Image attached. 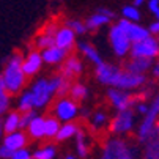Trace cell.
I'll list each match as a JSON object with an SVG mask.
<instances>
[{
    "instance_id": "1",
    "label": "cell",
    "mask_w": 159,
    "mask_h": 159,
    "mask_svg": "<svg viewBox=\"0 0 159 159\" xmlns=\"http://www.w3.org/2000/svg\"><path fill=\"white\" fill-rule=\"evenodd\" d=\"M5 87H7V92L10 95H19L25 87L27 82V76L22 70V55L20 54H13L7 65H5V70L2 73Z\"/></svg>"
},
{
    "instance_id": "2",
    "label": "cell",
    "mask_w": 159,
    "mask_h": 159,
    "mask_svg": "<svg viewBox=\"0 0 159 159\" xmlns=\"http://www.w3.org/2000/svg\"><path fill=\"white\" fill-rule=\"evenodd\" d=\"M61 79H63V76L57 74V76H52L49 79L48 77H41V79H38V80H35L32 84V87L29 90L33 95L35 109H44V107L49 106V102L57 95V90H58V87L61 84Z\"/></svg>"
},
{
    "instance_id": "3",
    "label": "cell",
    "mask_w": 159,
    "mask_h": 159,
    "mask_svg": "<svg viewBox=\"0 0 159 159\" xmlns=\"http://www.w3.org/2000/svg\"><path fill=\"white\" fill-rule=\"evenodd\" d=\"M147 84V76L145 74H137V73H131L126 68H118L115 66L112 71V76L107 82L109 87H115L121 90H137Z\"/></svg>"
},
{
    "instance_id": "4",
    "label": "cell",
    "mask_w": 159,
    "mask_h": 159,
    "mask_svg": "<svg viewBox=\"0 0 159 159\" xmlns=\"http://www.w3.org/2000/svg\"><path fill=\"white\" fill-rule=\"evenodd\" d=\"M135 125V112L132 109L117 110V115L109 121V132L113 135H126L134 129Z\"/></svg>"
},
{
    "instance_id": "5",
    "label": "cell",
    "mask_w": 159,
    "mask_h": 159,
    "mask_svg": "<svg viewBox=\"0 0 159 159\" xmlns=\"http://www.w3.org/2000/svg\"><path fill=\"white\" fill-rule=\"evenodd\" d=\"M157 120H159V93L148 104V112L143 115V120L140 121V125L137 128V140L140 143H143L150 137V134Z\"/></svg>"
},
{
    "instance_id": "6",
    "label": "cell",
    "mask_w": 159,
    "mask_h": 159,
    "mask_svg": "<svg viewBox=\"0 0 159 159\" xmlns=\"http://www.w3.org/2000/svg\"><path fill=\"white\" fill-rule=\"evenodd\" d=\"M52 115L58 118L61 123L74 121L79 115V104L70 96H60L52 107Z\"/></svg>"
},
{
    "instance_id": "7",
    "label": "cell",
    "mask_w": 159,
    "mask_h": 159,
    "mask_svg": "<svg viewBox=\"0 0 159 159\" xmlns=\"http://www.w3.org/2000/svg\"><path fill=\"white\" fill-rule=\"evenodd\" d=\"M131 57H145V58H159V39L153 38L151 35L145 39H140L137 43L131 44L129 49Z\"/></svg>"
},
{
    "instance_id": "8",
    "label": "cell",
    "mask_w": 159,
    "mask_h": 159,
    "mask_svg": "<svg viewBox=\"0 0 159 159\" xmlns=\"http://www.w3.org/2000/svg\"><path fill=\"white\" fill-rule=\"evenodd\" d=\"M109 41H110V46L113 49V52H115L117 57L123 58L129 54V49H131V41L128 38V35L125 33V30L115 24V25H112L110 30H109Z\"/></svg>"
},
{
    "instance_id": "9",
    "label": "cell",
    "mask_w": 159,
    "mask_h": 159,
    "mask_svg": "<svg viewBox=\"0 0 159 159\" xmlns=\"http://www.w3.org/2000/svg\"><path fill=\"white\" fill-rule=\"evenodd\" d=\"M107 99L115 110L131 109L137 102L135 101V95H131L128 90H121V88H115V87H110L107 90Z\"/></svg>"
},
{
    "instance_id": "10",
    "label": "cell",
    "mask_w": 159,
    "mask_h": 159,
    "mask_svg": "<svg viewBox=\"0 0 159 159\" xmlns=\"http://www.w3.org/2000/svg\"><path fill=\"white\" fill-rule=\"evenodd\" d=\"M128 148H129L128 142L123 140L121 137H118V135H115V137L109 139L104 143L99 159H118Z\"/></svg>"
},
{
    "instance_id": "11",
    "label": "cell",
    "mask_w": 159,
    "mask_h": 159,
    "mask_svg": "<svg viewBox=\"0 0 159 159\" xmlns=\"http://www.w3.org/2000/svg\"><path fill=\"white\" fill-rule=\"evenodd\" d=\"M117 24L125 30V33L128 35V38H129V41H131V43H137V41L145 39L147 36H150V35H151L148 29L142 27L140 24H137V22L128 20V19H125V17H121V19L117 22Z\"/></svg>"
},
{
    "instance_id": "12",
    "label": "cell",
    "mask_w": 159,
    "mask_h": 159,
    "mask_svg": "<svg viewBox=\"0 0 159 159\" xmlns=\"http://www.w3.org/2000/svg\"><path fill=\"white\" fill-rule=\"evenodd\" d=\"M54 41H55V46L61 48L66 52H71L76 46V33L68 25L58 27L54 33Z\"/></svg>"
},
{
    "instance_id": "13",
    "label": "cell",
    "mask_w": 159,
    "mask_h": 159,
    "mask_svg": "<svg viewBox=\"0 0 159 159\" xmlns=\"http://www.w3.org/2000/svg\"><path fill=\"white\" fill-rule=\"evenodd\" d=\"M84 71V63L77 55H68L63 61H61V68H60V74L66 79H74L79 74H82Z\"/></svg>"
},
{
    "instance_id": "14",
    "label": "cell",
    "mask_w": 159,
    "mask_h": 159,
    "mask_svg": "<svg viewBox=\"0 0 159 159\" xmlns=\"http://www.w3.org/2000/svg\"><path fill=\"white\" fill-rule=\"evenodd\" d=\"M142 159H159V120L156 121L150 137L143 142Z\"/></svg>"
},
{
    "instance_id": "15",
    "label": "cell",
    "mask_w": 159,
    "mask_h": 159,
    "mask_svg": "<svg viewBox=\"0 0 159 159\" xmlns=\"http://www.w3.org/2000/svg\"><path fill=\"white\" fill-rule=\"evenodd\" d=\"M43 57L41 52L38 51H30L24 58H22V70H24L27 77H32L35 74H38L43 68Z\"/></svg>"
},
{
    "instance_id": "16",
    "label": "cell",
    "mask_w": 159,
    "mask_h": 159,
    "mask_svg": "<svg viewBox=\"0 0 159 159\" xmlns=\"http://www.w3.org/2000/svg\"><path fill=\"white\" fill-rule=\"evenodd\" d=\"M27 143H29V135H27L25 131H22V129L8 132L3 137V145H7L13 151H16L19 148H24Z\"/></svg>"
},
{
    "instance_id": "17",
    "label": "cell",
    "mask_w": 159,
    "mask_h": 159,
    "mask_svg": "<svg viewBox=\"0 0 159 159\" xmlns=\"http://www.w3.org/2000/svg\"><path fill=\"white\" fill-rule=\"evenodd\" d=\"M68 54L70 52H66V51H63L61 48H58V46H49V48H46V49H43L41 51V57H43V61L44 63H48V65H61V61L68 57Z\"/></svg>"
},
{
    "instance_id": "18",
    "label": "cell",
    "mask_w": 159,
    "mask_h": 159,
    "mask_svg": "<svg viewBox=\"0 0 159 159\" xmlns=\"http://www.w3.org/2000/svg\"><path fill=\"white\" fill-rule=\"evenodd\" d=\"M153 60L145 58V57H131V60L125 65V68L131 73H137V74H147L151 70Z\"/></svg>"
},
{
    "instance_id": "19",
    "label": "cell",
    "mask_w": 159,
    "mask_h": 159,
    "mask_svg": "<svg viewBox=\"0 0 159 159\" xmlns=\"http://www.w3.org/2000/svg\"><path fill=\"white\" fill-rule=\"evenodd\" d=\"M77 49H79V52H80L90 63H93L95 66L99 65V63L102 61V58H101L98 49L93 46L92 43H88V41H80V43H77Z\"/></svg>"
},
{
    "instance_id": "20",
    "label": "cell",
    "mask_w": 159,
    "mask_h": 159,
    "mask_svg": "<svg viewBox=\"0 0 159 159\" xmlns=\"http://www.w3.org/2000/svg\"><path fill=\"white\" fill-rule=\"evenodd\" d=\"M25 132L29 137L35 139V140H39V139H44V117L41 115H36L25 128Z\"/></svg>"
},
{
    "instance_id": "21",
    "label": "cell",
    "mask_w": 159,
    "mask_h": 159,
    "mask_svg": "<svg viewBox=\"0 0 159 159\" xmlns=\"http://www.w3.org/2000/svg\"><path fill=\"white\" fill-rule=\"evenodd\" d=\"M88 118H90V129H92L93 132H99V131L106 129L109 126V121H110L107 112H104V110L93 112Z\"/></svg>"
},
{
    "instance_id": "22",
    "label": "cell",
    "mask_w": 159,
    "mask_h": 159,
    "mask_svg": "<svg viewBox=\"0 0 159 159\" xmlns=\"http://www.w3.org/2000/svg\"><path fill=\"white\" fill-rule=\"evenodd\" d=\"M74 139H76V153H77V157H80V159L88 157V153H90V143H88L87 132H85L84 129L79 128V131H77L76 135H74Z\"/></svg>"
},
{
    "instance_id": "23",
    "label": "cell",
    "mask_w": 159,
    "mask_h": 159,
    "mask_svg": "<svg viewBox=\"0 0 159 159\" xmlns=\"http://www.w3.org/2000/svg\"><path fill=\"white\" fill-rule=\"evenodd\" d=\"M77 131H79V125L77 123H74V121H65V123L60 125V129H58V132L55 135V139L58 142L70 140V139H73L76 135Z\"/></svg>"
},
{
    "instance_id": "24",
    "label": "cell",
    "mask_w": 159,
    "mask_h": 159,
    "mask_svg": "<svg viewBox=\"0 0 159 159\" xmlns=\"http://www.w3.org/2000/svg\"><path fill=\"white\" fill-rule=\"evenodd\" d=\"M2 125H3V131L7 134L20 129V112L19 110H13V112L5 113V118H3Z\"/></svg>"
},
{
    "instance_id": "25",
    "label": "cell",
    "mask_w": 159,
    "mask_h": 159,
    "mask_svg": "<svg viewBox=\"0 0 159 159\" xmlns=\"http://www.w3.org/2000/svg\"><path fill=\"white\" fill-rule=\"evenodd\" d=\"M110 20H112V17H109L107 14L98 11V13L92 14L90 17H87V20H85V27H87V30H98L99 27L107 25Z\"/></svg>"
},
{
    "instance_id": "26",
    "label": "cell",
    "mask_w": 159,
    "mask_h": 159,
    "mask_svg": "<svg viewBox=\"0 0 159 159\" xmlns=\"http://www.w3.org/2000/svg\"><path fill=\"white\" fill-rule=\"evenodd\" d=\"M61 121L55 118L54 115L51 117H44V137L46 139H55V135L60 129Z\"/></svg>"
},
{
    "instance_id": "27",
    "label": "cell",
    "mask_w": 159,
    "mask_h": 159,
    "mask_svg": "<svg viewBox=\"0 0 159 159\" xmlns=\"http://www.w3.org/2000/svg\"><path fill=\"white\" fill-rule=\"evenodd\" d=\"M32 154H33V159H55L57 148L52 143H46V145L36 148Z\"/></svg>"
},
{
    "instance_id": "28",
    "label": "cell",
    "mask_w": 159,
    "mask_h": 159,
    "mask_svg": "<svg viewBox=\"0 0 159 159\" xmlns=\"http://www.w3.org/2000/svg\"><path fill=\"white\" fill-rule=\"evenodd\" d=\"M30 109H35V104H33V95L30 90H22L20 95H19V99H17V110L19 112H25V110H30Z\"/></svg>"
},
{
    "instance_id": "29",
    "label": "cell",
    "mask_w": 159,
    "mask_h": 159,
    "mask_svg": "<svg viewBox=\"0 0 159 159\" xmlns=\"http://www.w3.org/2000/svg\"><path fill=\"white\" fill-rule=\"evenodd\" d=\"M87 95H88V88H87L84 84H80V82L71 84L70 92H68V96L73 98V99H74V101H77V102L84 101V99L87 98Z\"/></svg>"
},
{
    "instance_id": "30",
    "label": "cell",
    "mask_w": 159,
    "mask_h": 159,
    "mask_svg": "<svg viewBox=\"0 0 159 159\" xmlns=\"http://www.w3.org/2000/svg\"><path fill=\"white\" fill-rule=\"evenodd\" d=\"M55 41H54V35L52 33H46V32H41L36 38H35V48L43 51L49 46H54Z\"/></svg>"
},
{
    "instance_id": "31",
    "label": "cell",
    "mask_w": 159,
    "mask_h": 159,
    "mask_svg": "<svg viewBox=\"0 0 159 159\" xmlns=\"http://www.w3.org/2000/svg\"><path fill=\"white\" fill-rule=\"evenodd\" d=\"M121 16L128 20H132V22H139L140 19V13H139V8L135 5H128L121 10Z\"/></svg>"
},
{
    "instance_id": "32",
    "label": "cell",
    "mask_w": 159,
    "mask_h": 159,
    "mask_svg": "<svg viewBox=\"0 0 159 159\" xmlns=\"http://www.w3.org/2000/svg\"><path fill=\"white\" fill-rule=\"evenodd\" d=\"M65 25H68V27H70L76 35H84V33L88 32L87 27H85V22L77 20V19H70V20H66V24H65Z\"/></svg>"
},
{
    "instance_id": "33",
    "label": "cell",
    "mask_w": 159,
    "mask_h": 159,
    "mask_svg": "<svg viewBox=\"0 0 159 159\" xmlns=\"http://www.w3.org/2000/svg\"><path fill=\"white\" fill-rule=\"evenodd\" d=\"M38 115L35 112V109H30V110H25V112H20V129H25L27 125Z\"/></svg>"
},
{
    "instance_id": "34",
    "label": "cell",
    "mask_w": 159,
    "mask_h": 159,
    "mask_svg": "<svg viewBox=\"0 0 159 159\" xmlns=\"http://www.w3.org/2000/svg\"><path fill=\"white\" fill-rule=\"evenodd\" d=\"M10 93L8 92H0V117H3L5 113L8 112L10 109Z\"/></svg>"
},
{
    "instance_id": "35",
    "label": "cell",
    "mask_w": 159,
    "mask_h": 159,
    "mask_svg": "<svg viewBox=\"0 0 159 159\" xmlns=\"http://www.w3.org/2000/svg\"><path fill=\"white\" fill-rule=\"evenodd\" d=\"M10 159H33V154L24 147V148H19V150L13 151Z\"/></svg>"
},
{
    "instance_id": "36",
    "label": "cell",
    "mask_w": 159,
    "mask_h": 159,
    "mask_svg": "<svg viewBox=\"0 0 159 159\" xmlns=\"http://www.w3.org/2000/svg\"><path fill=\"white\" fill-rule=\"evenodd\" d=\"M148 10L156 19H159V0H148Z\"/></svg>"
},
{
    "instance_id": "37",
    "label": "cell",
    "mask_w": 159,
    "mask_h": 159,
    "mask_svg": "<svg viewBox=\"0 0 159 159\" xmlns=\"http://www.w3.org/2000/svg\"><path fill=\"white\" fill-rule=\"evenodd\" d=\"M134 107H135V112H137L139 115H145V113L148 112V104H147L145 101H139V102H135V104H134Z\"/></svg>"
},
{
    "instance_id": "38",
    "label": "cell",
    "mask_w": 159,
    "mask_h": 159,
    "mask_svg": "<svg viewBox=\"0 0 159 159\" xmlns=\"http://www.w3.org/2000/svg\"><path fill=\"white\" fill-rule=\"evenodd\" d=\"M13 154V150H10L7 145H0V159H10Z\"/></svg>"
},
{
    "instance_id": "39",
    "label": "cell",
    "mask_w": 159,
    "mask_h": 159,
    "mask_svg": "<svg viewBox=\"0 0 159 159\" xmlns=\"http://www.w3.org/2000/svg\"><path fill=\"white\" fill-rule=\"evenodd\" d=\"M118 159H137V157H135V148H131V147H129Z\"/></svg>"
},
{
    "instance_id": "40",
    "label": "cell",
    "mask_w": 159,
    "mask_h": 159,
    "mask_svg": "<svg viewBox=\"0 0 159 159\" xmlns=\"http://www.w3.org/2000/svg\"><path fill=\"white\" fill-rule=\"evenodd\" d=\"M148 30H150V33L151 35H159V19H156L153 24L148 27Z\"/></svg>"
},
{
    "instance_id": "41",
    "label": "cell",
    "mask_w": 159,
    "mask_h": 159,
    "mask_svg": "<svg viewBox=\"0 0 159 159\" xmlns=\"http://www.w3.org/2000/svg\"><path fill=\"white\" fill-rule=\"evenodd\" d=\"M151 74L154 79H159V60L154 65H151Z\"/></svg>"
},
{
    "instance_id": "42",
    "label": "cell",
    "mask_w": 159,
    "mask_h": 159,
    "mask_svg": "<svg viewBox=\"0 0 159 159\" xmlns=\"http://www.w3.org/2000/svg\"><path fill=\"white\" fill-rule=\"evenodd\" d=\"M98 11H99V13H104V14H107V16H109V17H112V19L115 17V13H113L112 10H107V8H101V10H98Z\"/></svg>"
},
{
    "instance_id": "43",
    "label": "cell",
    "mask_w": 159,
    "mask_h": 159,
    "mask_svg": "<svg viewBox=\"0 0 159 159\" xmlns=\"http://www.w3.org/2000/svg\"><path fill=\"white\" fill-rule=\"evenodd\" d=\"M0 92H7V87H5V82H3L2 74H0Z\"/></svg>"
},
{
    "instance_id": "44",
    "label": "cell",
    "mask_w": 159,
    "mask_h": 159,
    "mask_svg": "<svg viewBox=\"0 0 159 159\" xmlns=\"http://www.w3.org/2000/svg\"><path fill=\"white\" fill-rule=\"evenodd\" d=\"M145 3V0H134V5L135 7H140V5H143Z\"/></svg>"
},
{
    "instance_id": "45",
    "label": "cell",
    "mask_w": 159,
    "mask_h": 159,
    "mask_svg": "<svg viewBox=\"0 0 159 159\" xmlns=\"http://www.w3.org/2000/svg\"><path fill=\"white\" fill-rule=\"evenodd\" d=\"M65 159H80V157H77V156H73V154H66V156H65Z\"/></svg>"
},
{
    "instance_id": "46",
    "label": "cell",
    "mask_w": 159,
    "mask_h": 159,
    "mask_svg": "<svg viewBox=\"0 0 159 159\" xmlns=\"http://www.w3.org/2000/svg\"><path fill=\"white\" fill-rule=\"evenodd\" d=\"M3 132H5V131H3V125H2V123H0V139H2V137H3Z\"/></svg>"
},
{
    "instance_id": "47",
    "label": "cell",
    "mask_w": 159,
    "mask_h": 159,
    "mask_svg": "<svg viewBox=\"0 0 159 159\" xmlns=\"http://www.w3.org/2000/svg\"><path fill=\"white\" fill-rule=\"evenodd\" d=\"M157 39H159V38H157Z\"/></svg>"
}]
</instances>
